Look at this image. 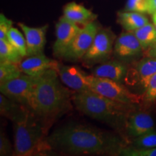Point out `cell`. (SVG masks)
<instances>
[{"label": "cell", "mask_w": 156, "mask_h": 156, "mask_svg": "<svg viewBox=\"0 0 156 156\" xmlns=\"http://www.w3.org/2000/svg\"><path fill=\"white\" fill-rule=\"evenodd\" d=\"M124 148L123 140L108 132L83 124H71L56 129L43 140L40 150L70 154L119 155Z\"/></svg>", "instance_id": "obj_1"}, {"label": "cell", "mask_w": 156, "mask_h": 156, "mask_svg": "<svg viewBox=\"0 0 156 156\" xmlns=\"http://www.w3.org/2000/svg\"><path fill=\"white\" fill-rule=\"evenodd\" d=\"M56 69H48L37 78L31 111L39 117L54 116L67 111L70 93L60 83Z\"/></svg>", "instance_id": "obj_2"}, {"label": "cell", "mask_w": 156, "mask_h": 156, "mask_svg": "<svg viewBox=\"0 0 156 156\" xmlns=\"http://www.w3.org/2000/svg\"><path fill=\"white\" fill-rule=\"evenodd\" d=\"M73 101L83 114L112 127L126 124V119L134 107V104L117 102L91 90L74 93Z\"/></svg>", "instance_id": "obj_3"}, {"label": "cell", "mask_w": 156, "mask_h": 156, "mask_svg": "<svg viewBox=\"0 0 156 156\" xmlns=\"http://www.w3.org/2000/svg\"><path fill=\"white\" fill-rule=\"evenodd\" d=\"M36 114L30 111L20 122L14 123V155L26 156L40 151L44 140V127Z\"/></svg>", "instance_id": "obj_4"}, {"label": "cell", "mask_w": 156, "mask_h": 156, "mask_svg": "<svg viewBox=\"0 0 156 156\" xmlns=\"http://www.w3.org/2000/svg\"><path fill=\"white\" fill-rule=\"evenodd\" d=\"M37 78L23 73L15 79L0 83V92L31 110Z\"/></svg>", "instance_id": "obj_5"}, {"label": "cell", "mask_w": 156, "mask_h": 156, "mask_svg": "<svg viewBox=\"0 0 156 156\" xmlns=\"http://www.w3.org/2000/svg\"><path fill=\"white\" fill-rule=\"evenodd\" d=\"M88 83L90 89L103 96L112 99L117 102L127 104H136L140 103L141 97L130 92L122 85V83L88 75Z\"/></svg>", "instance_id": "obj_6"}, {"label": "cell", "mask_w": 156, "mask_h": 156, "mask_svg": "<svg viewBox=\"0 0 156 156\" xmlns=\"http://www.w3.org/2000/svg\"><path fill=\"white\" fill-rule=\"evenodd\" d=\"M115 38L116 36L110 29H99L92 45L82 61L89 65L108 61L113 54Z\"/></svg>", "instance_id": "obj_7"}, {"label": "cell", "mask_w": 156, "mask_h": 156, "mask_svg": "<svg viewBox=\"0 0 156 156\" xmlns=\"http://www.w3.org/2000/svg\"><path fill=\"white\" fill-rule=\"evenodd\" d=\"M99 29L100 28L95 21L84 25L73 39V42L64 52L62 58L69 62L82 60L92 45Z\"/></svg>", "instance_id": "obj_8"}, {"label": "cell", "mask_w": 156, "mask_h": 156, "mask_svg": "<svg viewBox=\"0 0 156 156\" xmlns=\"http://www.w3.org/2000/svg\"><path fill=\"white\" fill-rule=\"evenodd\" d=\"M143 51L134 33L126 31L116 38L113 54L116 59L126 64L140 57Z\"/></svg>", "instance_id": "obj_9"}, {"label": "cell", "mask_w": 156, "mask_h": 156, "mask_svg": "<svg viewBox=\"0 0 156 156\" xmlns=\"http://www.w3.org/2000/svg\"><path fill=\"white\" fill-rule=\"evenodd\" d=\"M81 28L62 16L56 24V41L53 46L54 55L62 58Z\"/></svg>", "instance_id": "obj_10"}, {"label": "cell", "mask_w": 156, "mask_h": 156, "mask_svg": "<svg viewBox=\"0 0 156 156\" xmlns=\"http://www.w3.org/2000/svg\"><path fill=\"white\" fill-rule=\"evenodd\" d=\"M56 71L62 83L76 92L90 90L88 83V75L80 68L76 66L58 64Z\"/></svg>", "instance_id": "obj_11"}, {"label": "cell", "mask_w": 156, "mask_h": 156, "mask_svg": "<svg viewBox=\"0 0 156 156\" xmlns=\"http://www.w3.org/2000/svg\"><path fill=\"white\" fill-rule=\"evenodd\" d=\"M58 64L54 59L41 54L26 56L18 65L23 73L33 77H38L48 69L56 70Z\"/></svg>", "instance_id": "obj_12"}, {"label": "cell", "mask_w": 156, "mask_h": 156, "mask_svg": "<svg viewBox=\"0 0 156 156\" xmlns=\"http://www.w3.org/2000/svg\"><path fill=\"white\" fill-rule=\"evenodd\" d=\"M26 40L27 56L44 54L48 25L39 28H31L23 23H18Z\"/></svg>", "instance_id": "obj_13"}, {"label": "cell", "mask_w": 156, "mask_h": 156, "mask_svg": "<svg viewBox=\"0 0 156 156\" xmlns=\"http://www.w3.org/2000/svg\"><path fill=\"white\" fill-rule=\"evenodd\" d=\"M127 73L128 69L126 64L116 59L101 63L92 70L91 75L95 77L123 83L127 76Z\"/></svg>", "instance_id": "obj_14"}, {"label": "cell", "mask_w": 156, "mask_h": 156, "mask_svg": "<svg viewBox=\"0 0 156 156\" xmlns=\"http://www.w3.org/2000/svg\"><path fill=\"white\" fill-rule=\"evenodd\" d=\"M155 123L149 114L143 112H134L126 119L125 128L128 135L137 137L154 129Z\"/></svg>", "instance_id": "obj_15"}, {"label": "cell", "mask_w": 156, "mask_h": 156, "mask_svg": "<svg viewBox=\"0 0 156 156\" xmlns=\"http://www.w3.org/2000/svg\"><path fill=\"white\" fill-rule=\"evenodd\" d=\"M30 111L24 105L11 100L2 93L0 95V113L13 123L23 120Z\"/></svg>", "instance_id": "obj_16"}, {"label": "cell", "mask_w": 156, "mask_h": 156, "mask_svg": "<svg viewBox=\"0 0 156 156\" xmlns=\"http://www.w3.org/2000/svg\"><path fill=\"white\" fill-rule=\"evenodd\" d=\"M63 13V16L77 25L83 24L85 25L88 24L89 23L95 21L97 17L90 9L75 2H72L65 5Z\"/></svg>", "instance_id": "obj_17"}, {"label": "cell", "mask_w": 156, "mask_h": 156, "mask_svg": "<svg viewBox=\"0 0 156 156\" xmlns=\"http://www.w3.org/2000/svg\"><path fill=\"white\" fill-rule=\"evenodd\" d=\"M117 21L126 31H134L149 23L147 17L142 13L128 11L118 12Z\"/></svg>", "instance_id": "obj_18"}, {"label": "cell", "mask_w": 156, "mask_h": 156, "mask_svg": "<svg viewBox=\"0 0 156 156\" xmlns=\"http://www.w3.org/2000/svg\"><path fill=\"white\" fill-rule=\"evenodd\" d=\"M140 85L146 90L150 80L156 73V58L145 56L136 64Z\"/></svg>", "instance_id": "obj_19"}, {"label": "cell", "mask_w": 156, "mask_h": 156, "mask_svg": "<svg viewBox=\"0 0 156 156\" xmlns=\"http://www.w3.org/2000/svg\"><path fill=\"white\" fill-rule=\"evenodd\" d=\"M141 44L144 51H146L156 44V28L148 23L142 28L132 31Z\"/></svg>", "instance_id": "obj_20"}, {"label": "cell", "mask_w": 156, "mask_h": 156, "mask_svg": "<svg viewBox=\"0 0 156 156\" xmlns=\"http://www.w3.org/2000/svg\"><path fill=\"white\" fill-rule=\"evenodd\" d=\"M23 57L7 40L0 39V62H8L19 64Z\"/></svg>", "instance_id": "obj_21"}, {"label": "cell", "mask_w": 156, "mask_h": 156, "mask_svg": "<svg viewBox=\"0 0 156 156\" xmlns=\"http://www.w3.org/2000/svg\"><path fill=\"white\" fill-rule=\"evenodd\" d=\"M22 74L18 64L8 62H0V83L15 79Z\"/></svg>", "instance_id": "obj_22"}, {"label": "cell", "mask_w": 156, "mask_h": 156, "mask_svg": "<svg viewBox=\"0 0 156 156\" xmlns=\"http://www.w3.org/2000/svg\"><path fill=\"white\" fill-rule=\"evenodd\" d=\"M7 41L20 52L23 58L27 56L26 40L18 29L12 27L7 35Z\"/></svg>", "instance_id": "obj_23"}, {"label": "cell", "mask_w": 156, "mask_h": 156, "mask_svg": "<svg viewBox=\"0 0 156 156\" xmlns=\"http://www.w3.org/2000/svg\"><path fill=\"white\" fill-rule=\"evenodd\" d=\"M124 11L136 12L147 13L153 15L154 13L153 1L152 0H127Z\"/></svg>", "instance_id": "obj_24"}, {"label": "cell", "mask_w": 156, "mask_h": 156, "mask_svg": "<svg viewBox=\"0 0 156 156\" xmlns=\"http://www.w3.org/2000/svg\"><path fill=\"white\" fill-rule=\"evenodd\" d=\"M134 147L138 149H151L156 147V131L151 130L142 134L134 140Z\"/></svg>", "instance_id": "obj_25"}, {"label": "cell", "mask_w": 156, "mask_h": 156, "mask_svg": "<svg viewBox=\"0 0 156 156\" xmlns=\"http://www.w3.org/2000/svg\"><path fill=\"white\" fill-rule=\"evenodd\" d=\"M119 155L124 156H156V147L151 149H138L135 147H124Z\"/></svg>", "instance_id": "obj_26"}, {"label": "cell", "mask_w": 156, "mask_h": 156, "mask_svg": "<svg viewBox=\"0 0 156 156\" xmlns=\"http://www.w3.org/2000/svg\"><path fill=\"white\" fill-rule=\"evenodd\" d=\"M144 100L146 102L153 103L156 101V73L153 76L144 94Z\"/></svg>", "instance_id": "obj_27"}, {"label": "cell", "mask_w": 156, "mask_h": 156, "mask_svg": "<svg viewBox=\"0 0 156 156\" xmlns=\"http://www.w3.org/2000/svg\"><path fill=\"white\" fill-rule=\"evenodd\" d=\"M12 28V21L5 17V15H0V39L7 40V35Z\"/></svg>", "instance_id": "obj_28"}, {"label": "cell", "mask_w": 156, "mask_h": 156, "mask_svg": "<svg viewBox=\"0 0 156 156\" xmlns=\"http://www.w3.org/2000/svg\"><path fill=\"white\" fill-rule=\"evenodd\" d=\"M13 153L12 147L8 138L2 132L0 134V155L8 156Z\"/></svg>", "instance_id": "obj_29"}, {"label": "cell", "mask_w": 156, "mask_h": 156, "mask_svg": "<svg viewBox=\"0 0 156 156\" xmlns=\"http://www.w3.org/2000/svg\"><path fill=\"white\" fill-rule=\"evenodd\" d=\"M145 54L146 56H151V57L156 58V44L149 48L148 49L145 51Z\"/></svg>", "instance_id": "obj_30"}, {"label": "cell", "mask_w": 156, "mask_h": 156, "mask_svg": "<svg viewBox=\"0 0 156 156\" xmlns=\"http://www.w3.org/2000/svg\"><path fill=\"white\" fill-rule=\"evenodd\" d=\"M153 24L156 28V12L153 14Z\"/></svg>", "instance_id": "obj_31"}, {"label": "cell", "mask_w": 156, "mask_h": 156, "mask_svg": "<svg viewBox=\"0 0 156 156\" xmlns=\"http://www.w3.org/2000/svg\"><path fill=\"white\" fill-rule=\"evenodd\" d=\"M153 1V11L154 12H156V0H152Z\"/></svg>", "instance_id": "obj_32"}]
</instances>
